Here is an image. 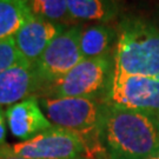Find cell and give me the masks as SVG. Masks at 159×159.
<instances>
[{"label":"cell","mask_w":159,"mask_h":159,"mask_svg":"<svg viewBox=\"0 0 159 159\" xmlns=\"http://www.w3.org/2000/svg\"><path fill=\"white\" fill-rule=\"evenodd\" d=\"M113 71L158 77L159 27L140 18H126L119 24Z\"/></svg>","instance_id":"obj_3"},{"label":"cell","mask_w":159,"mask_h":159,"mask_svg":"<svg viewBox=\"0 0 159 159\" xmlns=\"http://www.w3.org/2000/svg\"><path fill=\"white\" fill-rule=\"evenodd\" d=\"M31 14L25 0H0V40L14 37Z\"/></svg>","instance_id":"obj_13"},{"label":"cell","mask_w":159,"mask_h":159,"mask_svg":"<svg viewBox=\"0 0 159 159\" xmlns=\"http://www.w3.org/2000/svg\"><path fill=\"white\" fill-rule=\"evenodd\" d=\"M102 134L110 159H148L159 156L157 120L145 113L106 102Z\"/></svg>","instance_id":"obj_1"},{"label":"cell","mask_w":159,"mask_h":159,"mask_svg":"<svg viewBox=\"0 0 159 159\" xmlns=\"http://www.w3.org/2000/svg\"><path fill=\"white\" fill-rule=\"evenodd\" d=\"M92 159H110V158L105 157V154H104V156H100V157H97V158H92Z\"/></svg>","instance_id":"obj_18"},{"label":"cell","mask_w":159,"mask_h":159,"mask_svg":"<svg viewBox=\"0 0 159 159\" xmlns=\"http://www.w3.org/2000/svg\"><path fill=\"white\" fill-rule=\"evenodd\" d=\"M157 78H158V79H159V74H158V77H157Z\"/></svg>","instance_id":"obj_21"},{"label":"cell","mask_w":159,"mask_h":159,"mask_svg":"<svg viewBox=\"0 0 159 159\" xmlns=\"http://www.w3.org/2000/svg\"><path fill=\"white\" fill-rule=\"evenodd\" d=\"M118 39V32L107 24H94L81 27L79 37L80 52L84 59H94L108 56Z\"/></svg>","instance_id":"obj_12"},{"label":"cell","mask_w":159,"mask_h":159,"mask_svg":"<svg viewBox=\"0 0 159 159\" xmlns=\"http://www.w3.org/2000/svg\"><path fill=\"white\" fill-rule=\"evenodd\" d=\"M107 104L134 110L157 120L159 116V79L113 71Z\"/></svg>","instance_id":"obj_5"},{"label":"cell","mask_w":159,"mask_h":159,"mask_svg":"<svg viewBox=\"0 0 159 159\" xmlns=\"http://www.w3.org/2000/svg\"><path fill=\"white\" fill-rule=\"evenodd\" d=\"M68 12L74 21L107 24L121 11L120 0H67Z\"/></svg>","instance_id":"obj_11"},{"label":"cell","mask_w":159,"mask_h":159,"mask_svg":"<svg viewBox=\"0 0 159 159\" xmlns=\"http://www.w3.org/2000/svg\"><path fill=\"white\" fill-rule=\"evenodd\" d=\"M24 61L16 45L14 37L0 40V73Z\"/></svg>","instance_id":"obj_15"},{"label":"cell","mask_w":159,"mask_h":159,"mask_svg":"<svg viewBox=\"0 0 159 159\" xmlns=\"http://www.w3.org/2000/svg\"><path fill=\"white\" fill-rule=\"evenodd\" d=\"M0 159H27V158H21V157H16V156H8V154H0Z\"/></svg>","instance_id":"obj_17"},{"label":"cell","mask_w":159,"mask_h":159,"mask_svg":"<svg viewBox=\"0 0 159 159\" xmlns=\"http://www.w3.org/2000/svg\"><path fill=\"white\" fill-rule=\"evenodd\" d=\"M84 153L85 144L79 137L58 127L26 142L0 146V154L27 159H78Z\"/></svg>","instance_id":"obj_6"},{"label":"cell","mask_w":159,"mask_h":159,"mask_svg":"<svg viewBox=\"0 0 159 159\" xmlns=\"http://www.w3.org/2000/svg\"><path fill=\"white\" fill-rule=\"evenodd\" d=\"M5 113L8 130L20 142L30 140L54 127L44 113L37 96L8 106Z\"/></svg>","instance_id":"obj_9"},{"label":"cell","mask_w":159,"mask_h":159,"mask_svg":"<svg viewBox=\"0 0 159 159\" xmlns=\"http://www.w3.org/2000/svg\"><path fill=\"white\" fill-rule=\"evenodd\" d=\"M7 130H8V126H7V120H6V113L0 106V146L5 145Z\"/></svg>","instance_id":"obj_16"},{"label":"cell","mask_w":159,"mask_h":159,"mask_svg":"<svg viewBox=\"0 0 159 159\" xmlns=\"http://www.w3.org/2000/svg\"><path fill=\"white\" fill-rule=\"evenodd\" d=\"M80 31V26L66 29L52 40L33 65L43 86L41 92L84 60L79 46Z\"/></svg>","instance_id":"obj_7"},{"label":"cell","mask_w":159,"mask_h":159,"mask_svg":"<svg viewBox=\"0 0 159 159\" xmlns=\"http://www.w3.org/2000/svg\"><path fill=\"white\" fill-rule=\"evenodd\" d=\"M40 106L54 127L68 131L84 142L87 158L105 154L100 144L105 106L81 97H40Z\"/></svg>","instance_id":"obj_2"},{"label":"cell","mask_w":159,"mask_h":159,"mask_svg":"<svg viewBox=\"0 0 159 159\" xmlns=\"http://www.w3.org/2000/svg\"><path fill=\"white\" fill-rule=\"evenodd\" d=\"M113 71L108 56L94 59H84L68 73L41 92V97H81L96 99L102 92L110 90Z\"/></svg>","instance_id":"obj_4"},{"label":"cell","mask_w":159,"mask_h":159,"mask_svg":"<svg viewBox=\"0 0 159 159\" xmlns=\"http://www.w3.org/2000/svg\"><path fill=\"white\" fill-rule=\"evenodd\" d=\"M33 65L20 61L0 73V106H11L41 92Z\"/></svg>","instance_id":"obj_10"},{"label":"cell","mask_w":159,"mask_h":159,"mask_svg":"<svg viewBox=\"0 0 159 159\" xmlns=\"http://www.w3.org/2000/svg\"><path fill=\"white\" fill-rule=\"evenodd\" d=\"M65 30V26L31 14L14 35L21 59L30 65H34L52 40Z\"/></svg>","instance_id":"obj_8"},{"label":"cell","mask_w":159,"mask_h":159,"mask_svg":"<svg viewBox=\"0 0 159 159\" xmlns=\"http://www.w3.org/2000/svg\"><path fill=\"white\" fill-rule=\"evenodd\" d=\"M34 17L48 20L61 26L75 23L67 7V0H25Z\"/></svg>","instance_id":"obj_14"},{"label":"cell","mask_w":159,"mask_h":159,"mask_svg":"<svg viewBox=\"0 0 159 159\" xmlns=\"http://www.w3.org/2000/svg\"><path fill=\"white\" fill-rule=\"evenodd\" d=\"M157 125H158V129H159V116L157 117Z\"/></svg>","instance_id":"obj_20"},{"label":"cell","mask_w":159,"mask_h":159,"mask_svg":"<svg viewBox=\"0 0 159 159\" xmlns=\"http://www.w3.org/2000/svg\"><path fill=\"white\" fill-rule=\"evenodd\" d=\"M148 159H159V156H156V157H152V158H148Z\"/></svg>","instance_id":"obj_19"}]
</instances>
